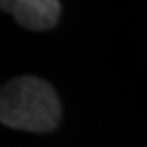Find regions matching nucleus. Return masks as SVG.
<instances>
[{
    "instance_id": "1",
    "label": "nucleus",
    "mask_w": 147,
    "mask_h": 147,
    "mask_svg": "<svg viewBox=\"0 0 147 147\" xmlns=\"http://www.w3.org/2000/svg\"><path fill=\"white\" fill-rule=\"evenodd\" d=\"M61 119L52 84L38 76H17L0 88V122L16 130L50 132Z\"/></svg>"
},
{
    "instance_id": "2",
    "label": "nucleus",
    "mask_w": 147,
    "mask_h": 147,
    "mask_svg": "<svg viewBox=\"0 0 147 147\" xmlns=\"http://www.w3.org/2000/svg\"><path fill=\"white\" fill-rule=\"evenodd\" d=\"M0 8L10 11L23 27L33 31L52 29L59 19L61 4L55 0H11L0 2Z\"/></svg>"
}]
</instances>
